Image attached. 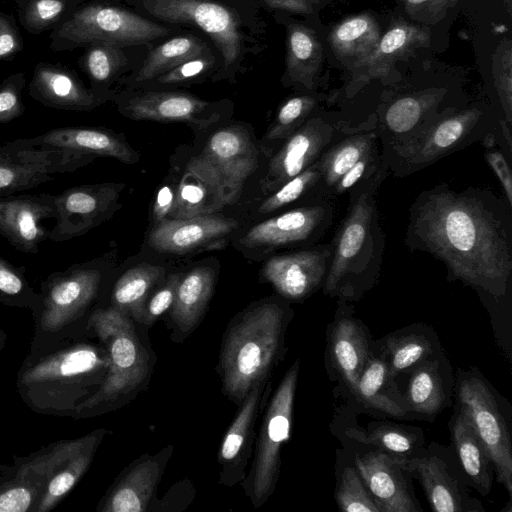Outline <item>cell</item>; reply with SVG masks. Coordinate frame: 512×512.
<instances>
[{"instance_id":"23","label":"cell","mask_w":512,"mask_h":512,"mask_svg":"<svg viewBox=\"0 0 512 512\" xmlns=\"http://www.w3.org/2000/svg\"><path fill=\"white\" fill-rule=\"evenodd\" d=\"M425 27L400 20L381 36L375 49L350 66L351 80L345 87V98H353L370 81L384 79L392 65L415 49L429 45Z\"/></svg>"},{"instance_id":"39","label":"cell","mask_w":512,"mask_h":512,"mask_svg":"<svg viewBox=\"0 0 512 512\" xmlns=\"http://www.w3.org/2000/svg\"><path fill=\"white\" fill-rule=\"evenodd\" d=\"M453 442L462 467L469 478L486 495L491 488V460L467 417L460 412L452 428Z\"/></svg>"},{"instance_id":"33","label":"cell","mask_w":512,"mask_h":512,"mask_svg":"<svg viewBox=\"0 0 512 512\" xmlns=\"http://www.w3.org/2000/svg\"><path fill=\"white\" fill-rule=\"evenodd\" d=\"M232 204L219 182L192 157L176 183L174 208L170 219L213 214Z\"/></svg>"},{"instance_id":"56","label":"cell","mask_w":512,"mask_h":512,"mask_svg":"<svg viewBox=\"0 0 512 512\" xmlns=\"http://www.w3.org/2000/svg\"><path fill=\"white\" fill-rule=\"evenodd\" d=\"M484 158L502 187L504 198L509 206L512 207V172L510 160L500 147L486 149Z\"/></svg>"},{"instance_id":"1","label":"cell","mask_w":512,"mask_h":512,"mask_svg":"<svg viewBox=\"0 0 512 512\" xmlns=\"http://www.w3.org/2000/svg\"><path fill=\"white\" fill-rule=\"evenodd\" d=\"M404 243L441 261L450 281L495 298L508 290L512 207L488 188L440 183L423 190L409 208Z\"/></svg>"},{"instance_id":"42","label":"cell","mask_w":512,"mask_h":512,"mask_svg":"<svg viewBox=\"0 0 512 512\" xmlns=\"http://www.w3.org/2000/svg\"><path fill=\"white\" fill-rule=\"evenodd\" d=\"M221 58L217 50L190 58L170 71L143 84L144 89H180L210 81L218 72ZM136 88V89H139Z\"/></svg>"},{"instance_id":"5","label":"cell","mask_w":512,"mask_h":512,"mask_svg":"<svg viewBox=\"0 0 512 512\" xmlns=\"http://www.w3.org/2000/svg\"><path fill=\"white\" fill-rule=\"evenodd\" d=\"M90 324L107 350L110 365L99 390L76 409L103 413L127 405L148 386L155 358L134 321L115 308L96 310Z\"/></svg>"},{"instance_id":"55","label":"cell","mask_w":512,"mask_h":512,"mask_svg":"<svg viewBox=\"0 0 512 512\" xmlns=\"http://www.w3.org/2000/svg\"><path fill=\"white\" fill-rule=\"evenodd\" d=\"M23 40L11 14L0 11V60H12L23 50Z\"/></svg>"},{"instance_id":"51","label":"cell","mask_w":512,"mask_h":512,"mask_svg":"<svg viewBox=\"0 0 512 512\" xmlns=\"http://www.w3.org/2000/svg\"><path fill=\"white\" fill-rule=\"evenodd\" d=\"M381 148L364 156L352 169L340 178L333 189L332 197L336 198L348 192L358 183L371 176L382 165Z\"/></svg>"},{"instance_id":"22","label":"cell","mask_w":512,"mask_h":512,"mask_svg":"<svg viewBox=\"0 0 512 512\" xmlns=\"http://www.w3.org/2000/svg\"><path fill=\"white\" fill-rule=\"evenodd\" d=\"M28 94L43 106L68 111H91L113 97L85 86L73 69L44 61L34 67Z\"/></svg>"},{"instance_id":"53","label":"cell","mask_w":512,"mask_h":512,"mask_svg":"<svg viewBox=\"0 0 512 512\" xmlns=\"http://www.w3.org/2000/svg\"><path fill=\"white\" fill-rule=\"evenodd\" d=\"M408 16L425 25H434L442 20L448 10V0H403Z\"/></svg>"},{"instance_id":"45","label":"cell","mask_w":512,"mask_h":512,"mask_svg":"<svg viewBox=\"0 0 512 512\" xmlns=\"http://www.w3.org/2000/svg\"><path fill=\"white\" fill-rule=\"evenodd\" d=\"M388 373L393 379L413 367L431 353L430 341L416 334L391 337L386 343Z\"/></svg>"},{"instance_id":"26","label":"cell","mask_w":512,"mask_h":512,"mask_svg":"<svg viewBox=\"0 0 512 512\" xmlns=\"http://www.w3.org/2000/svg\"><path fill=\"white\" fill-rule=\"evenodd\" d=\"M275 21L285 28V68L281 76L284 87L313 92L318 85L324 52L317 32L294 16L277 14Z\"/></svg>"},{"instance_id":"9","label":"cell","mask_w":512,"mask_h":512,"mask_svg":"<svg viewBox=\"0 0 512 512\" xmlns=\"http://www.w3.org/2000/svg\"><path fill=\"white\" fill-rule=\"evenodd\" d=\"M298 374L297 360L285 373L263 410L261 426L255 439L254 459L241 482L254 508L263 506L278 482L281 449L291 433Z\"/></svg>"},{"instance_id":"15","label":"cell","mask_w":512,"mask_h":512,"mask_svg":"<svg viewBox=\"0 0 512 512\" xmlns=\"http://www.w3.org/2000/svg\"><path fill=\"white\" fill-rule=\"evenodd\" d=\"M461 411L480 439L498 481L512 492V449L505 420L487 386L477 377H468L459 385Z\"/></svg>"},{"instance_id":"18","label":"cell","mask_w":512,"mask_h":512,"mask_svg":"<svg viewBox=\"0 0 512 512\" xmlns=\"http://www.w3.org/2000/svg\"><path fill=\"white\" fill-rule=\"evenodd\" d=\"M123 188L121 183L80 185L55 195L56 223L49 230L48 238L67 241L108 220L117 208Z\"/></svg>"},{"instance_id":"10","label":"cell","mask_w":512,"mask_h":512,"mask_svg":"<svg viewBox=\"0 0 512 512\" xmlns=\"http://www.w3.org/2000/svg\"><path fill=\"white\" fill-rule=\"evenodd\" d=\"M111 101L132 120L179 122L196 129L212 126L233 108L228 99L209 101L181 89L117 88Z\"/></svg>"},{"instance_id":"16","label":"cell","mask_w":512,"mask_h":512,"mask_svg":"<svg viewBox=\"0 0 512 512\" xmlns=\"http://www.w3.org/2000/svg\"><path fill=\"white\" fill-rule=\"evenodd\" d=\"M194 159L234 203L258 166V150L249 132L233 124L214 132Z\"/></svg>"},{"instance_id":"31","label":"cell","mask_w":512,"mask_h":512,"mask_svg":"<svg viewBox=\"0 0 512 512\" xmlns=\"http://www.w3.org/2000/svg\"><path fill=\"white\" fill-rule=\"evenodd\" d=\"M215 282L214 270L206 266L196 267L181 276L169 309L174 342H183L198 327L212 298Z\"/></svg>"},{"instance_id":"48","label":"cell","mask_w":512,"mask_h":512,"mask_svg":"<svg viewBox=\"0 0 512 512\" xmlns=\"http://www.w3.org/2000/svg\"><path fill=\"white\" fill-rule=\"evenodd\" d=\"M359 441L374 445L395 456L410 453L415 444V436L397 426L383 425L373 430L368 436L354 435Z\"/></svg>"},{"instance_id":"28","label":"cell","mask_w":512,"mask_h":512,"mask_svg":"<svg viewBox=\"0 0 512 512\" xmlns=\"http://www.w3.org/2000/svg\"><path fill=\"white\" fill-rule=\"evenodd\" d=\"M404 460L382 451L355 459L356 470L381 512L420 510L408 492L400 465Z\"/></svg>"},{"instance_id":"7","label":"cell","mask_w":512,"mask_h":512,"mask_svg":"<svg viewBox=\"0 0 512 512\" xmlns=\"http://www.w3.org/2000/svg\"><path fill=\"white\" fill-rule=\"evenodd\" d=\"M502 119L482 105H464L431 122L409 140L381 149L389 174L404 178L499 129Z\"/></svg>"},{"instance_id":"30","label":"cell","mask_w":512,"mask_h":512,"mask_svg":"<svg viewBox=\"0 0 512 512\" xmlns=\"http://www.w3.org/2000/svg\"><path fill=\"white\" fill-rule=\"evenodd\" d=\"M148 49L147 46L93 42L84 47L78 64L88 77L90 87L113 96V86L139 65Z\"/></svg>"},{"instance_id":"49","label":"cell","mask_w":512,"mask_h":512,"mask_svg":"<svg viewBox=\"0 0 512 512\" xmlns=\"http://www.w3.org/2000/svg\"><path fill=\"white\" fill-rule=\"evenodd\" d=\"M25 84L24 72L11 74L0 84V123H9L24 113L22 92Z\"/></svg>"},{"instance_id":"6","label":"cell","mask_w":512,"mask_h":512,"mask_svg":"<svg viewBox=\"0 0 512 512\" xmlns=\"http://www.w3.org/2000/svg\"><path fill=\"white\" fill-rule=\"evenodd\" d=\"M184 29L147 18L120 0H91L51 31L49 48L70 51L93 42L151 48Z\"/></svg>"},{"instance_id":"34","label":"cell","mask_w":512,"mask_h":512,"mask_svg":"<svg viewBox=\"0 0 512 512\" xmlns=\"http://www.w3.org/2000/svg\"><path fill=\"white\" fill-rule=\"evenodd\" d=\"M330 348L337 371L353 390L368 360L367 339L355 319L344 317L335 323Z\"/></svg>"},{"instance_id":"3","label":"cell","mask_w":512,"mask_h":512,"mask_svg":"<svg viewBox=\"0 0 512 512\" xmlns=\"http://www.w3.org/2000/svg\"><path fill=\"white\" fill-rule=\"evenodd\" d=\"M389 174L382 163L348 192V206L331 244V258L322 286L325 294L358 299L377 282L385 250L377 192Z\"/></svg>"},{"instance_id":"37","label":"cell","mask_w":512,"mask_h":512,"mask_svg":"<svg viewBox=\"0 0 512 512\" xmlns=\"http://www.w3.org/2000/svg\"><path fill=\"white\" fill-rule=\"evenodd\" d=\"M407 464L417 472L431 509L437 512L469 510L457 482L447 472L444 462L437 457L413 458Z\"/></svg>"},{"instance_id":"29","label":"cell","mask_w":512,"mask_h":512,"mask_svg":"<svg viewBox=\"0 0 512 512\" xmlns=\"http://www.w3.org/2000/svg\"><path fill=\"white\" fill-rule=\"evenodd\" d=\"M28 143L44 148L65 149L96 157H112L133 164L139 154L113 131L97 127H61L27 138Z\"/></svg>"},{"instance_id":"54","label":"cell","mask_w":512,"mask_h":512,"mask_svg":"<svg viewBox=\"0 0 512 512\" xmlns=\"http://www.w3.org/2000/svg\"><path fill=\"white\" fill-rule=\"evenodd\" d=\"M263 9L270 14H286L309 18L323 7L324 0H259Z\"/></svg>"},{"instance_id":"60","label":"cell","mask_w":512,"mask_h":512,"mask_svg":"<svg viewBox=\"0 0 512 512\" xmlns=\"http://www.w3.org/2000/svg\"><path fill=\"white\" fill-rule=\"evenodd\" d=\"M459 0H448V7L452 8L456 5Z\"/></svg>"},{"instance_id":"40","label":"cell","mask_w":512,"mask_h":512,"mask_svg":"<svg viewBox=\"0 0 512 512\" xmlns=\"http://www.w3.org/2000/svg\"><path fill=\"white\" fill-rule=\"evenodd\" d=\"M386 360L373 357L367 360L352 392L366 405L393 417H403L404 407L392 391Z\"/></svg>"},{"instance_id":"57","label":"cell","mask_w":512,"mask_h":512,"mask_svg":"<svg viewBox=\"0 0 512 512\" xmlns=\"http://www.w3.org/2000/svg\"><path fill=\"white\" fill-rule=\"evenodd\" d=\"M28 289L22 270L0 257V295L18 297Z\"/></svg>"},{"instance_id":"36","label":"cell","mask_w":512,"mask_h":512,"mask_svg":"<svg viewBox=\"0 0 512 512\" xmlns=\"http://www.w3.org/2000/svg\"><path fill=\"white\" fill-rule=\"evenodd\" d=\"M162 275L161 267L148 263L126 270L113 286L111 307L140 323L145 303Z\"/></svg>"},{"instance_id":"8","label":"cell","mask_w":512,"mask_h":512,"mask_svg":"<svg viewBox=\"0 0 512 512\" xmlns=\"http://www.w3.org/2000/svg\"><path fill=\"white\" fill-rule=\"evenodd\" d=\"M110 365L105 347L79 344L29 368L21 386L34 406L72 409L101 387Z\"/></svg>"},{"instance_id":"58","label":"cell","mask_w":512,"mask_h":512,"mask_svg":"<svg viewBox=\"0 0 512 512\" xmlns=\"http://www.w3.org/2000/svg\"><path fill=\"white\" fill-rule=\"evenodd\" d=\"M176 183H165L157 191L152 216L155 223L171 218L174 208Z\"/></svg>"},{"instance_id":"17","label":"cell","mask_w":512,"mask_h":512,"mask_svg":"<svg viewBox=\"0 0 512 512\" xmlns=\"http://www.w3.org/2000/svg\"><path fill=\"white\" fill-rule=\"evenodd\" d=\"M101 260L51 274L44 284L42 327L57 330L81 316L97 297L104 277Z\"/></svg>"},{"instance_id":"61","label":"cell","mask_w":512,"mask_h":512,"mask_svg":"<svg viewBox=\"0 0 512 512\" xmlns=\"http://www.w3.org/2000/svg\"><path fill=\"white\" fill-rule=\"evenodd\" d=\"M505 1H506L507 9H508V11L510 12V9H511V0H505Z\"/></svg>"},{"instance_id":"24","label":"cell","mask_w":512,"mask_h":512,"mask_svg":"<svg viewBox=\"0 0 512 512\" xmlns=\"http://www.w3.org/2000/svg\"><path fill=\"white\" fill-rule=\"evenodd\" d=\"M173 453L167 445L156 454H144L119 475L102 505L104 512H147Z\"/></svg>"},{"instance_id":"43","label":"cell","mask_w":512,"mask_h":512,"mask_svg":"<svg viewBox=\"0 0 512 512\" xmlns=\"http://www.w3.org/2000/svg\"><path fill=\"white\" fill-rule=\"evenodd\" d=\"M316 197H325L320 193L318 160L270 193L261 203L258 212L269 214L292 204L300 205Z\"/></svg>"},{"instance_id":"21","label":"cell","mask_w":512,"mask_h":512,"mask_svg":"<svg viewBox=\"0 0 512 512\" xmlns=\"http://www.w3.org/2000/svg\"><path fill=\"white\" fill-rule=\"evenodd\" d=\"M55 217V195L0 196V235L20 252L38 253L39 245L49 239L42 222Z\"/></svg>"},{"instance_id":"38","label":"cell","mask_w":512,"mask_h":512,"mask_svg":"<svg viewBox=\"0 0 512 512\" xmlns=\"http://www.w3.org/2000/svg\"><path fill=\"white\" fill-rule=\"evenodd\" d=\"M299 93L286 98L279 106L276 115L266 131L263 141L268 146H280L294 131L311 116L322 110L321 104L331 98L313 92Z\"/></svg>"},{"instance_id":"4","label":"cell","mask_w":512,"mask_h":512,"mask_svg":"<svg viewBox=\"0 0 512 512\" xmlns=\"http://www.w3.org/2000/svg\"><path fill=\"white\" fill-rule=\"evenodd\" d=\"M289 310L265 299L253 303L229 323L216 370L223 394L238 407L260 382L270 379L284 348Z\"/></svg>"},{"instance_id":"52","label":"cell","mask_w":512,"mask_h":512,"mask_svg":"<svg viewBox=\"0 0 512 512\" xmlns=\"http://www.w3.org/2000/svg\"><path fill=\"white\" fill-rule=\"evenodd\" d=\"M92 456V450L81 456L68 470L56 475L48 485L47 494L42 502L41 510H46L55 499L67 493L75 484L77 478L85 470Z\"/></svg>"},{"instance_id":"25","label":"cell","mask_w":512,"mask_h":512,"mask_svg":"<svg viewBox=\"0 0 512 512\" xmlns=\"http://www.w3.org/2000/svg\"><path fill=\"white\" fill-rule=\"evenodd\" d=\"M237 227L235 219L215 213L166 219L155 223L148 244L161 253L187 254L220 244Z\"/></svg>"},{"instance_id":"12","label":"cell","mask_w":512,"mask_h":512,"mask_svg":"<svg viewBox=\"0 0 512 512\" xmlns=\"http://www.w3.org/2000/svg\"><path fill=\"white\" fill-rule=\"evenodd\" d=\"M336 198L316 197L251 227L241 239L248 248L267 250L318 244L332 226Z\"/></svg>"},{"instance_id":"14","label":"cell","mask_w":512,"mask_h":512,"mask_svg":"<svg viewBox=\"0 0 512 512\" xmlns=\"http://www.w3.org/2000/svg\"><path fill=\"white\" fill-rule=\"evenodd\" d=\"M444 86L425 87L383 101L373 115L381 149L401 144L441 115L461 108Z\"/></svg>"},{"instance_id":"62","label":"cell","mask_w":512,"mask_h":512,"mask_svg":"<svg viewBox=\"0 0 512 512\" xmlns=\"http://www.w3.org/2000/svg\"><path fill=\"white\" fill-rule=\"evenodd\" d=\"M254 1H258V2H259V0H254ZM259 3H260V2H259Z\"/></svg>"},{"instance_id":"44","label":"cell","mask_w":512,"mask_h":512,"mask_svg":"<svg viewBox=\"0 0 512 512\" xmlns=\"http://www.w3.org/2000/svg\"><path fill=\"white\" fill-rule=\"evenodd\" d=\"M407 401L419 413L434 414L444 401V390L436 363L420 365L410 377Z\"/></svg>"},{"instance_id":"35","label":"cell","mask_w":512,"mask_h":512,"mask_svg":"<svg viewBox=\"0 0 512 512\" xmlns=\"http://www.w3.org/2000/svg\"><path fill=\"white\" fill-rule=\"evenodd\" d=\"M381 36L376 19L369 13H360L334 25L328 41L335 56L352 65L371 53Z\"/></svg>"},{"instance_id":"20","label":"cell","mask_w":512,"mask_h":512,"mask_svg":"<svg viewBox=\"0 0 512 512\" xmlns=\"http://www.w3.org/2000/svg\"><path fill=\"white\" fill-rule=\"evenodd\" d=\"M331 258L330 242L269 258L262 269L264 279L284 299L301 301L322 288Z\"/></svg>"},{"instance_id":"13","label":"cell","mask_w":512,"mask_h":512,"mask_svg":"<svg viewBox=\"0 0 512 512\" xmlns=\"http://www.w3.org/2000/svg\"><path fill=\"white\" fill-rule=\"evenodd\" d=\"M95 158L65 149L32 145L16 139L0 146V196L29 190L53 179L55 173L73 172Z\"/></svg>"},{"instance_id":"59","label":"cell","mask_w":512,"mask_h":512,"mask_svg":"<svg viewBox=\"0 0 512 512\" xmlns=\"http://www.w3.org/2000/svg\"><path fill=\"white\" fill-rule=\"evenodd\" d=\"M31 503V493L25 487H15L0 494V512H24Z\"/></svg>"},{"instance_id":"32","label":"cell","mask_w":512,"mask_h":512,"mask_svg":"<svg viewBox=\"0 0 512 512\" xmlns=\"http://www.w3.org/2000/svg\"><path fill=\"white\" fill-rule=\"evenodd\" d=\"M379 148L381 145L375 118L371 115L366 122L336 141L318 159L321 195L332 197L340 178L364 156Z\"/></svg>"},{"instance_id":"11","label":"cell","mask_w":512,"mask_h":512,"mask_svg":"<svg viewBox=\"0 0 512 512\" xmlns=\"http://www.w3.org/2000/svg\"><path fill=\"white\" fill-rule=\"evenodd\" d=\"M359 127V126H358ZM352 127L341 111L320 110L294 131L271 156L261 189L269 195L315 163Z\"/></svg>"},{"instance_id":"41","label":"cell","mask_w":512,"mask_h":512,"mask_svg":"<svg viewBox=\"0 0 512 512\" xmlns=\"http://www.w3.org/2000/svg\"><path fill=\"white\" fill-rule=\"evenodd\" d=\"M91 0H14L18 20L30 34L52 31L81 5Z\"/></svg>"},{"instance_id":"46","label":"cell","mask_w":512,"mask_h":512,"mask_svg":"<svg viewBox=\"0 0 512 512\" xmlns=\"http://www.w3.org/2000/svg\"><path fill=\"white\" fill-rule=\"evenodd\" d=\"M492 75L502 118L512 125V43L503 40L492 57Z\"/></svg>"},{"instance_id":"47","label":"cell","mask_w":512,"mask_h":512,"mask_svg":"<svg viewBox=\"0 0 512 512\" xmlns=\"http://www.w3.org/2000/svg\"><path fill=\"white\" fill-rule=\"evenodd\" d=\"M336 500L340 509L345 512H381L359 473L351 467L342 472Z\"/></svg>"},{"instance_id":"27","label":"cell","mask_w":512,"mask_h":512,"mask_svg":"<svg viewBox=\"0 0 512 512\" xmlns=\"http://www.w3.org/2000/svg\"><path fill=\"white\" fill-rule=\"evenodd\" d=\"M215 50L203 33L185 28L148 49L139 65L131 73L120 78L114 89L139 88L186 60Z\"/></svg>"},{"instance_id":"50","label":"cell","mask_w":512,"mask_h":512,"mask_svg":"<svg viewBox=\"0 0 512 512\" xmlns=\"http://www.w3.org/2000/svg\"><path fill=\"white\" fill-rule=\"evenodd\" d=\"M181 274L170 275L165 282L148 297L140 324L150 327L171 308Z\"/></svg>"},{"instance_id":"19","label":"cell","mask_w":512,"mask_h":512,"mask_svg":"<svg viewBox=\"0 0 512 512\" xmlns=\"http://www.w3.org/2000/svg\"><path fill=\"white\" fill-rule=\"evenodd\" d=\"M271 380L257 384L245 397L227 429L218 451L219 484L234 487L246 476L253 452L255 425L271 394Z\"/></svg>"},{"instance_id":"2","label":"cell","mask_w":512,"mask_h":512,"mask_svg":"<svg viewBox=\"0 0 512 512\" xmlns=\"http://www.w3.org/2000/svg\"><path fill=\"white\" fill-rule=\"evenodd\" d=\"M138 13L168 25L203 33L220 55L211 82L236 84L252 72L268 49V22L254 0H120Z\"/></svg>"}]
</instances>
